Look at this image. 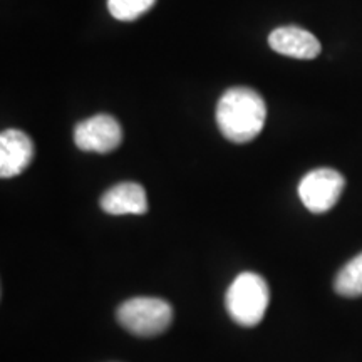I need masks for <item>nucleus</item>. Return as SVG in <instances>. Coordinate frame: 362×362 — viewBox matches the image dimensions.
Masks as SVG:
<instances>
[{
  "instance_id": "1",
  "label": "nucleus",
  "mask_w": 362,
  "mask_h": 362,
  "mask_svg": "<svg viewBox=\"0 0 362 362\" xmlns=\"http://www.w3.org/2000/svg\"><path fill=\"white\" fill-rule=\"evenodd\" d=\"M267 106L264 98L250 88L225 90L216 106V123L221 134L232 143H248L265 126Z\"/></svg>"
},
{
  "instance_id": "2",
  "label": "nucleus",
  "mask_w": 362,
  "mask_h": 362,
  "mask_svg": "<svg viewBox=\"0 0 362 362\" xmlns=\"http://www.w3.org/2000/svg\"><path fill=\"white\" fill-rule=\"evenodd\" d=\"M269 300L270 291L265 280L253 272H243L230 285L225 305L235 322L253 327L264 319Z\"/></svg>"
},
{
  "instance_id": "3",
  "label": "nucleus",
  "mask_w": 362,
  "mask_h": 362,
  "mask_svg": "<svg viewBox=\"0 0 362 362\" xmlns=\"http://www.w3.org/2000/svg\"><path fill=\"white\" fill-rule=\"evenodd\" d=\"M117 320L134 336L153 337L170 327L173 309L161 298L136 297L117 309Z\"/></svg>"
},
{
  "instance_id": "4",
  "label": "nucleus",
  "mask_w": 362,
  "mask_h": 362,
  "mask_svg": "<svg viewBox=\"0 0 362 362\" xmlns=\"http://www.w3.org/2000/svg\"><path fill=\"white\" fill-rule=\"evenodd\" d=\"M346 180L336 170L319 168L307 173L298 185V197L312 214H325L341 198Z\"/></svg>"
},
{
  "instance_id": "5",
  "label": "nucleus",
  "mask_w": 362,
  "mask_h": 362,
  "mask_svg": "<svg viewBox=\"0 0 362 362\" xmlns=\"http://www.w3.org/2000/svg\"><path fill=\"white\" fill-rule=\"evenodd\" d=\"M123 141V129L116 117L96 115L74 128V143L81 151L111 153Z\"/></svg>"
},
{
  "instance_id": "6",
  "label": "nucleus",
  "mask_w": 362,
  "mask_h": 362,
  "mask_svg": "<svg viewBox=\"0 0 362 362\" xmlns=\"http://www.w3.org/2000/svg\"><path fill=\"white\" fill-rule=\"evenodd\" d=\"M34 143L24 131L7 129L0 134V176L13 178L33 163Z\"/></svg>"
},
{
  "instance_id": "7",
  "label": "nucleus",
  "mask_w": 362,
  "mask_h": 362,
  "mask_svg": "<svg viewBox=\"0 0 362 362\" xmlns=\"http://www.w3.org/2000/svg\"><path fill=\"white\" fill-rule=\"evenodd\" d=\"M272 51L293 59H315L322 51L319 39L309 30L296 25H285L272 30L269 35Z\"/></svg>"
},
{
  "instance_id": "8",
  "label": "nucleus",
  "mask_w": 362,
  "mask_h": 362,
  "mask_svg": "<svg viewBox=\"0 0 362 362\" xmlns=\"http://www.w3.org/2000/svg\"><path fill=\"white\" fill-rule=\"evenodd\" d=\"M99 205L110 215H143L148 211V198L141 185L126 181L107 189Z\"/></svg>"
},
{
  "instance_id": "9",
  "label": "nucleus",
  "mask_w": 362,
  "mask_h": 362,
  "mask_svg": "<svg viewBox=\"0 0 362 362\" xmlns=\"http://www.w3.org/2000/svg\"><path fill=\"white\" fill-rule=\"evenodd\" d=\"M334 288L344 297L362 296V253L342 267L334 280Z\"/></svg>"
},
{
  "instance_id": "10",
  "label": "nucleus",
  "mask_w": 362,
  "mask_h": 362,
  "mask_svg": "<svg viewBox=\"0 0 362 362\" xmlns=\"http://www.w3.org/2000/svg\"><path fill=\"white\" fill-rule=\"evenodd\" d=\"M156 0H107V8L116 21L133 22L146 13Z\"/></svg>"
}]
</instances>
